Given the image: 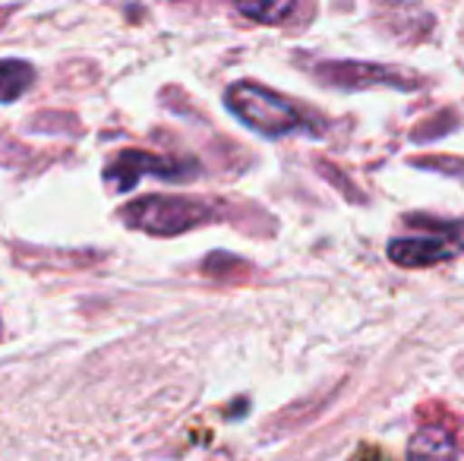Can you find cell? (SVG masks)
I'll return each mask as SVG.
<instances>
[{
	"mask_svg": "<svg viewBox=\"0 0 464 461\" xmlns=\"http://www.w3.org/2000/svg\"><path fill=\"white\" fill-rule=\"evenodd\" d=\"M225 105L234 117L263 136H291V133H323V120L306 114L285 95L259 86V82H234L225 92Z\"/></svg>",
	"mask_w": 464,
	"mask_h": 461,
	"instance_id": "cell-1",
	"label": "cell"
},
{
	"mask_svg": "<svg viewBox=\"0 0 464 461\" xmlns=\"http://www.w3.org/2000/svg\"><path fill=\"white\" fill-rule=\"evenodd\" d=\"M215 216L218 212L206 199H180V197H146L123 209V222L130 228H140L149 234H184Z\"/></svg>",
	"mask_w": 464,
	"mask_h": 461,
	"instance_id": "cell-2",
	"label": "cell"
},
{
	"mask_svg": "<svg viewBox=\"0 0 464 461\" xmlns=\"http://www.w3.org/2000/svg\"><path fill=\"white\" fill-rule=\"evenodd\" d=\"M193 171H196L193 161L159 158V155L127 149V152H121L108 168H104V178H108V184L117 187V190H133L136 180H140L142 174H159L161 180H187Z\"/></svg>",
	"mask_w": 464,
	"mask_h": 461,
	"instance_id": "cell-3",
	"label": "cell"
},
{
	"mask_svg": "<svg viewBox=\"0 0 464 461\" xmlns=\"http://www.w3.org/2000/svg\"><path fill=\"white\" fill-rule=\"evenodd\" d=\"M319 80L329 86L342 89H370V86H389V89H411L417 80H408L404 70L392 67H372V63H323Z\"/></svg>",
	"mask_w": 464,
	"mask_h": 461,
	"instance_id": "cell-4",
	"label": "cell"
},
{
	"mask_svg": "<svg viewBox=\"0 0 464 461\" xmlns=\"http://www.w3.org/2000/svg\"><path fill=\"white\" fill-rule=\"evenodd\" d=\"M461 244L455 237H401L389 244V259L404 269H423V265L446 263L459 256Z\"/></svg>",
	"mask_w": 464,
	"mask_h": 461,
	"instance_id": "cell-5",
	"label": "cell"
},
{
	"mask_svg": "<svg viewBox=\"0 0 464 461\" xmlns=\"http://www.w3.org/2000/svg\"><path fill=\"white\" fill-rule=\"evenodd\" d=\"M459 443L446 427H420L408 443V461H455Z\"/></svg>",
	"mask_w": 464,
	"mask_h": 461,
	"instance_id": "cell-6",
	"label": "cell"
},
{
	"mask_svg": "<svg viewBox=\"0 0 464 461\" xmlns=\"http://www.w3.org/2000/svg\"><path fill=\"white\" fill-rule=\"evenodd\" d=\"M35 82V70L25 61H0V101L10 105Z\"/></svg>",
	"mask_w": 464,
	"mask_h": 461,
	"instance_id": "cell-7",
	"label": "cell"
},
{
	"mask_svg": "<svg viewBox=\"0 0 464 461\" xmlns=\"http://www.w3.org/2000/svg\"><path fill=\"white\" fill-rule=\"evenodd\" d=\"M244 16H250V19H259V23H285L287 16H291L297 6L294 4H240L237 6Z\"/></svg>",
	"mask_w": 464,
	"mask_h": 461,
	"instance_id": "cell-8",
	"label": "cell"
},
{
	"mask_svg": "<svg viewBox=\"0 0 464 461\" xmlns=\"http://www.w3.org/2000/svg\"><path fill=\"white\" fill-rule=\"evenodd\" d=\"M6 16V10H0V19H4Z\"/></svg>",
	"mask_w": 464,
	"mask_h": 461,
	"instance_id": "cell-9",
	"label": "cell"
}]
</instances>
